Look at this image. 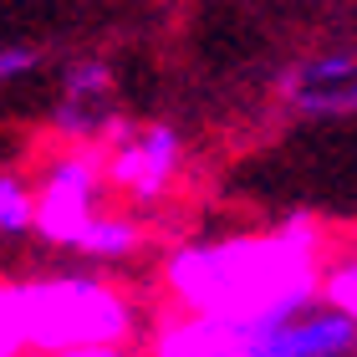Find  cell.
I'll use <instances>...</instances> for the list:
<instances>
[{
	"mask_svg": "<svg viewBox=\"0 0 357 357\" xmlns=\"http://www.w3.org/2000/svg\"><path fill=\"white\" fill-rule=\"evenodd\" d=\"M327 235L312 215H291L275 230L189 240L164 266L178 312H215L235 321H271L306 312L321 296Z\"/></svg>",
	"mask_w": 357,
	"mask_h": 357,
	"instance_id": "1",
	"label": "cell"
},
{
	"mask_svg": "<svg viewBox=\"0 0 357 357\" xmlns=\"http://www.w3.org/2000/svg\"><path fill=\"white\" fill-rule=\"evenodd\" d=\"M26 312H31V347L46 357L67 347H92V342H123L133 332L128 296L97 275L26 281Z\"/></svg>",
	"mask_w": 357,
	"mask_h": 357,
	"instance_id": "2",
	"label": "cell"
},
{
	"mask_svg": "<svg viewBox=\"0 0 357 357\" xmlns=\"http://www.w3.org/2000/svg\"><path fill=\"white\" fill-rule=\"evenodd\" d=\"M107 184V158L97 149H67L56 153L41 174L36 189V235L46 245H72L82 240V230L97 215V189Z\"/></svg>",
	"mask_w": 357,
	"mask_h": 357,
	"instance_id": "3",
	"label": "cell"
},
{
	"mask_svg": "<svg viewBox=\"0 0 357 357\" xmlns=\"http://www.w3.org/2000/svg\"><path fill=\"white\" fill-rule=\"evenodd\" d=\"M357 347V321L327 301H312L306 312L250 321L245 357H352Z\"/></svg>",
	"mask_w": 357,
	"mask_h": 357,
	"instance_id": "4",
	"label": "cell"
},
{
	"mask_svg": "<svg viewBox=\"0 0 357 357\" xmlns=\"http://www.w3.org/2000/svg\"><path fill=\"white\" fill-rule=\"evenodd\" d=\"M178 153H184V143H178V133L169 123L128 133V138H118V149L107 153V184L123 189L133 204H158L169 194L174 174H178Z\"/></svg>",
	"mask_w": 357,
	"mask_h": 357,
	"instance_id": "5",
	"label": "cell"
},
{
	"mask_svg": "<svg viewBox=\"0 0 357 357\" xmlns=\"http://www.w3.org/2000/svg\"><path fill=\"white\" fill-rule=\"evenodd\" d=\"M286 107L301 118H352L357 112V56L352 52H321L281 77Z\"/></svg>",
	"mask_w": 357,
	"mask_h": 357,
	"instance_id": "6",
	"label": "cell"
},
{
	"mask_svg": "<svg viewBox=\"0 0 357 357\" xmlns=\"http://www.w3.org/2000/svg\"><path fill=\"white\" fill-rule=\"evenodd\" d=\"M250 321L215 312H178L149 337V357H245Z\"/></svg>",
	"mask_w": 357,
	"mask_h": 357,
	"instance_id": "7",
	"label": "cell"
},
{
	"mask_svg": "<svg viewBox=\"0 0 357 357\" xmlns=\"http://www.w3.org/2000/svg\"><path fill=\"white\" fill-rule=\"evenodd\" d=\"M143 245V230L133 215H102L97 209L92 225L82 230V240H77V250L92 255V261H123V255H133Z\"/></svg>",
	"mask_w": 357,
	"mask_h": 357,
	"instance_id": "8",
	"label": "cell"
},
{
	"mask_svg": "<svg viewBox=\"0 0 357 357\" xmlns=\"http://www.w3.org/2000/svg\"><path fill=\"white\" fill-rule=\"evenodd\" d=\"M31 347V312H26V281H0V357H26Z\"/></svg>",
	"mask_w": 357,
	"mask_h": 357,
	"instance_id": "9",
	"label": "cell"
},
{
	"mask_svg": "<svg viewBox=\"0 0 357 357\" xmlns=\"http://www.w3.org/2000/svg\"><path fill=\"white\" fill-rule=\"evenodd\" d=\"M36 230V189L21 174H0V235Z\"/></svg>",
	"mask_w": 357,
	"mask_h": 357,
	"instance_id": "10",
	"label": "cell"
},
{
	"mask_svg": "<svg viewBox=\"0 0 357 357\" xmlns=\"http://www.w3.org/2000/svg\"><path fill=\"white\" fill-rule=\"evenodd\" d=\"M321 301L337 306V312H347L357 321V250L327 261V271H321Z\"/></svg>",
	"mask_w": 357,
	"mask_h": 357,
	"instance_id": "11",
	"label": "cell"
},
{
	"mask_svg": "<svg viewBox=\"0 0 357 357\" xmlns=\"http://www.w3.org/2000/svg\"><path fill=\"white\" fill-rule=\"evenodd\" d=\"M61 87H67L72 102H92V97H107V92H112V67H107L102 56L72 61L67 77H61Z\"/></svg>",
	"mask_w": 357,
	"mask_h": 357,
	"instance_id": "12",
	"label": "cell"
},
{
	"mask_svg": "<svg viewBox=\"0 0 357 357\" xmlns=\"http://www.w3.org/2000/svg\"><path fill=\"white\" fill-rule=\"evenodd\" d=\"M36 52L31 46H0V82H21V77L36 72Z\"/></svg>",
	"mask_w": 357,
	"mask_h": 357,
	"instance_id": "13",
	"label": "cell"
},
{
	"mask_svg": "<svg viewBox=\"0 0 357 357\" xmlns=\"http://www.w3.org/2000/svg\"><path fill=\"white\" fill-rule=\"evenodd\" d=\"M52 357H128L123 342H92V347H67V352H52Z\"/></svg>",
	"mask_w": 357,
	"mask_h": 357,
	"instance_id": "14",
	"label": "cell"
},
{
	"mask_svg": "<svg viewBox=\"0 0 357 357\" xmlns=\"http://www.w3.org/2000/svg\"><path fill=\"white\" fill-rule=\"evenodd\" d=\"M352 357H357V347H352Z\"/></svg>",
	"mask_w": 357,
	"mask_h": 357,
	"instance_id": "15",
	"label": "cell"
}]
</instances>
